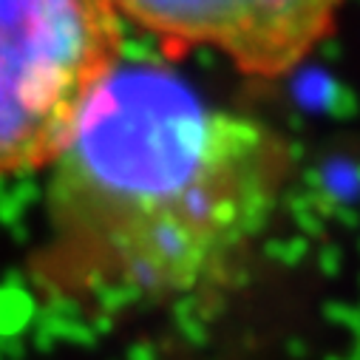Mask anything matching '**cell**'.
<instances>
[{
  "label": "cell",
  "instance_id": "7a4b0ae2",
  "mask_svg": "<svg viewBox=\"0 0 360 360\" xmlns=\"http://www.w3.org/2000/svg\"><path fill=\"white\" fill-rule=\"evenodd\" d=\"M120 57L114 0H0V176L49 167Z\"/></svg>",
  "mask_w": 360,
  "mask_h": 360
},
{
  "label": "cell",
  "instance_id": "3957f363",
  "mask_svg": "<svg viewBox=\"0 0 360 360\" xmlns=\"http://www.w3.org/2000/svg\"><path fill=\"white\" fill-rule=\"evenodd\" d=\"M343 0H114L122 20L167 57L210 49L241 74L278 79L304 65L335 32Z\"/></svg>",
  "mask_w": 360,
  "mask_h": 360
},
{
  "label": "cell",
  "instance_id": "6da1fadb",
  "mask_svg": "<svg viewBox=\"0 0 360 360\" xmlns=\"http://www.w3.org/2000/svg\"><path fill=\"white\" fill-rule=\"evenodd\" d=\"M49 167V276L167 295L221 281L250 250L284 191L290 150L173 71L120 63Z\"/></svg>",
  "mask_w": 360,
  "mask_h": 360
}]
</instances>
